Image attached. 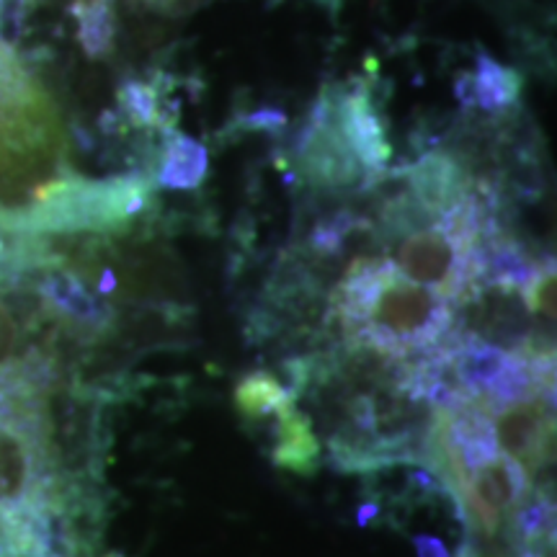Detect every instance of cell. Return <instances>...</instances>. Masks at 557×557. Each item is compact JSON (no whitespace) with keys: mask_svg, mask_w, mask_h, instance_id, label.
Returning a JSON list of instances; mask_svg holds the SVG:
<instances>
[{"mask_svg":"<svg viewBox=\"0 0 557 557\" xmlns=\"http://www.w3.org/2000/svg\"><path fill=\"white\" fill-rule=\"evenodd\" d=\"M333 310L348 346L406 361L438 351L455 329L447 297L410 282L393 261L380 259H361L346 271Z\"/></svg>","mask_w":557,"mask_h":557,"instance_id":"1","label":"cell"},{"mask_svg":"<svg viewBox=\"0 0 557 557\" xmlns=\"http://www.w3.org/2000/svg\"><path fill=\"white\" fill-rule=\"evenodd\" d=\"M32 389L0 393V529L58 504L32 413Z\"/></svg>","mask_w":557,"mask_h":557,"instance_id":"2","label":"cell"},{"mask_svg":"<svg viewBox=\"0 0 557 557\" xmlns=\"http://www.w3.org/2000/svg\"><path fill=\"white\" fill-rule=\"evenodd\" d=\"M491 416L496 447L519 462L529 478H537L553 459L555 395L553 387H537L498 406H485Z\"/></svg>","mask_w":557,"mask_h":557,"instance_id":"3","label":"cell"},{"mask_svg":"<svg viewBox=\"0 0 557 557\" xmlns=\"http://www.w3.org/2000/svg\"><path fill=\"white\" fill-rule=\"evenodd\" d=\"M269 426V455L276 468L292 472V475H312L320 468V436L315 426L297 400L292 403L267 423Z\"/></svg>","mask_w":557,"mask_h":557,"instance_id":"4","label":"cell"},{"mask_svg":"<svg viewBox=\"0 0 557 557\" xmlns=\"http://www.w3.org/2000/svg\"><path fill=\"white\" fill-rule=\"evenodd\" d=\"M295 400L297 395L284 387L282 382L269 372L246 374V377L238 382V387H235V408H238L240 418H246L253 426L269 423L271 418H276Z\"/></svg>","mask_w":557,"mask_h":557,"instance_id":"5","label":"cell"},{"mask_svg":"<svg viewBox=\"0 0 557 557\" xmlns=\"http://www.w3.org/2000/svg\"><path fill=\"white\" fill-rule=\"evenodd\" d=\"M519 88L521 83L517 73L498 65L496 60L480 58L478 73L468 81L465 99L480 103L487 111H500L519 99Z\"/></svg>","mask_w":557,"mask_h":557,"instance_id":"6","label":"cell"},{"mask_svg":"<svg viewBox=\"0 0 557 557\" xmlns=\"http://www.w3.org/2000/svg\"><path fill=\"white\" fill-rule=\"evenodd\" d=\"M207 173V150L191 139L178 137L169 145L158 181L171 189H191Z\"/></svg>","mask_w":557,"mask_h":557,"instance_id":"7","label":"cell"},{"mask_svg":"<svg viewBox=\"0 0 557 557\" xmlns=\"http://www.w3.org/2000/svg\"><path fill=\"white\" fill-rule=\"evenodd\" d=\"M524 302L529 315L540 320L542 329H553L555 325V269L542 267L532 274L524 287Z\"/></svg>","mask_w":557,"mask_h":557,"instance_id":"8","label":"cell"},{"mask_svg":"<svg viewBox=\"0 0 557 557\" xmlns=\"http://www.w3.org/2000/svg\"><path fill=\"white\" fill-rule=\"evenodd\" d=\"M34 88V83L26 78L18 62L11 58V52L0 45V122L11 116V111L24 101V96Z\"/></svg>","mask_w":557,"mask_h":557,"instance_id":"9","label":"cell"},{"mask_svg":"<svg viewBox=\"0 0 557 557\" xmlns=\"http://www.w3.org/2000/svg\"><path fill=\"white\" fill-rule=\"evenodd\" d=\"M418 557H449V549L438 537H431V534H418L413 537Z\"/></svg>","mask_w":557,"mask_h":557,"instance_id":"10","label":"cell"},{"mask_svg":"<svg viewBox=\"0 0 557 557\" xmlns=\"http://www.w3.org/2000/svg\"><path fill=\"white\" fill-rule=\"evenodd\" d=\"M75 3H78L81 9L86 11V16H94V13L107 11V9H103V3H107V0H75Z\"/></svg>","mask_w":557,"mask_h":557,"instance_id":"11","label":"cell"}]
</instances>
